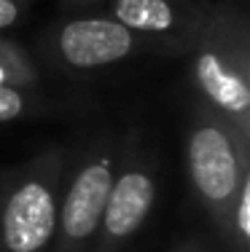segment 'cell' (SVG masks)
<instances>
[{"instance_id":"52a82bcc","label":"cell","mask_w":250,"mask_h":252,"mask_svg":"<svg viewBox=\"0 0 250 252\" xmlns=\"http://www.w3.org/2000/svg\"><path fill=\"white\" fill-rule=\"evenodd\" d=\"M207 5L196 0H113V19L143 40H164L188 49Z\"/></svg>"},{"instance_id":"6da1fadb","label":"cell","mask_w":250,"mask_h":252,"mask_svg":"<svg viewBox=\"0 0 250 252\" xmlns=\"http://www.w3.org/2000/svg\"><path fill=\"white\" fill-rule=\"evenodd\" d=\"M191 73L205 105L250 140V51L245 16L231 5H207L191 46Z\"/></svg>"},{"instance_id":"5b68a950","label":"cell","mask_w":250,"mask_h":252,"mask_svg":"<svg viewBox=\"0 0 250 252\" xmlns=\"http://www.w3.org/2000/svg\"><path fill=\"white\" fill-rule=\"evenodd\" d=\"M57 57L70 70H100L118 64L143 49V38L113 16H75L59 27Z\"/></svg>"},{"instance_id":"7c38bea8","label":"cell","mask_w":250,"mask_h":252,"mask_svg":"<svg viewBox=\"0 0 250 252\" xmlns=\"http://www.w3.org/2000/svg\"><path fill=\"white\" fill-rule=\"evenodd\" d=\"M105 0H62V5L68 11H75V8H92V5H100Z\"/></svg>"},{"instance_id":"4fadbf2b","label":"cell","mask_w":250,"mask_h":252,"mask_svg":"<svg viewBox=\"0 0 250 252\" xmlns=\"http://www.w3.org/2000/svg\"><path fill=\"white\" fill-rule=\"evenodd\" d=\"M186 252H188V250H186Z\"/></svg>"},{"instance_id":"8fae6325","label":"cell","mask_w":250,"mask_h":252,"mask_svg":"<svg viewBox=\"0 0 250 252\" xmlns=\"http://www.w3.org/2000/svg\"><path fill=\"white\" fill-rule=\"evenodd\" d=\"M27 5H30V0H0V30L16 25Z\"/></svg>"},{"instance_id":"30bf717a","label":"cell","mask_w":250,"mask_h":252,"mask_svg":"<svg viewBox=\"0 0 250 252\" xmlns=\"http://www.w3.org/2000/svg\"><path fill=\"white\" fill-rule=\"evenodd\" d=\"M231 233L237 236V242L245 247L250 239V180L240 188V196L231 209Z\"/></svg>"},{"instance_id":"9c48e42d","label":"cell","mask_w":250,"mask_h":252,"mask_svg":"<svg viewBox=\"0 0 250 252\" xmlns=\"http://www.w3.org/2000/svg\"><path fill=\"white\" fill-rule=\"evenodd\" d=\"M30 107H33V99L27 97V89L0 83V124L22 118Z\"/></svg>"},{"instance_id":"7a4b0ae2","label":"cell","mask_w":250,"mask_h":252,"mask_svg":"<svg viewBox=\"0 0 250 252\" xmlns=\"http://www.w3.org/2000/svg\"><path fill=\"white\" fill-rule=\"evenodd\" d=\"M186 164L194 193L213 225L231 236V209L240 188L250 180V140L221 113L202 105L188 124Z\"/></svg>"},{"instance_id":"ba28073f","label":"cell","mask_w":250,"mask_h":252,"mask_svg":"<svg viewBox=\"0 0 250 252\" xmlns=\"http://www.w3.org/2000/svg\"><path fill=\"white\" fill-rule=\"evenodd\" d=\"M0 83L22 89H30L38 83V73L27 59V54L5 38H0Z\"/></svg>"},{"instance_id":"3957f363","label":"cell","mask_w":250,"mask_h":252,"mask_svg":"<svg viewBox=\"0 0 250 252\" xmlns=\"http://www.w3.org/2000/svg\"><path fill=\"white\" fill-rule=\"evenodd\" d=\"M65 161L46 151L16 175L0 204V252H51Z\"/></svg>"},{"instance_id":"8992f818","label":"cell","mask_w":250,"mask_h":252,"mask_svg":"<svg viewBox=\"0 0 250 252\" xmlns=\"http://www.w3.org/2000/svg\"><path fill=\"white\" fill-rule=\"evenodd\" d=\"M156 201V180L148 164L129 161L113 177L92 252H118L148 220Z\"/></svg>"},{"instance_id":"277c9868","label":"cell","mask_w":250,"mask_h":252,"mask_svg":"<svg viewBox=\"0 0 250 252\" xmlns=\"http://www.w3.org/2000/svg\"><path fill=\"white\" fill-rule=\"evenodd\" d=\"M113 177L116 161L105 148L94 151L75 169L65 193L59 196L51 252H92Z\"/></svg>"}]
</instances>
